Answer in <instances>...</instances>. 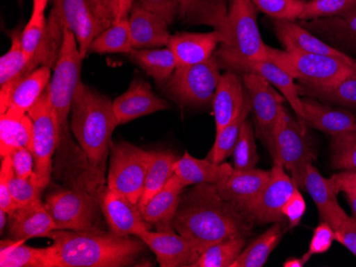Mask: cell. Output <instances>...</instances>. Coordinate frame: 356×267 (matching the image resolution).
<instances>
[{
    "mask_svg": "<svg viewBox=\"0 0 356 267\" xmlns=\"http://www.w3.org/2000/svg\"><path fill=\"white\" fill-rule=\"evenodd\" d=\"M268 60L285 69L293 79L309 87H330L356 69V60L317 53L279 51L267 45Z\"/></svg>",
    "mask_w": 356,
    "mask_h": 267,
    "instance_id": "obj_6",
    "label": "cell"
},
{
    "mask_svg": "<svg viewBox=\"0 0 356 267\" xmlns=\"http://www.w3.org/2000/svg\"><path fill=\"white\" fill-rule=\"evenodd\" d=\"M336 193L352 191L356 193V171H343L330 178Z\"/></svg>",
    "mask_w": 356,
    "mask_h": 267,
    "instance_id": "obj_55",
    "label": "cell"
},
{
    "mask_svg": "<svg viewBox=\"0 0 356 267\" xmlns=\"http://www.w3.org/2000/svg\"><path fill=\"white\" fill-rule=\"evenodd\" d=\"M243 80L236 71H227L220 78L213 99L217 132L229 125L241 112L245 105Z\"/></svg>",
    "mask_w": 356,
    "mask_h": 267,
    "instance_id": "obj_24",
    "label": "cell"
},
{
    "mask_svg": "<svg viewBox=\"0 0 356 267\" xmlns=\"http://www.w3.org/2000/svg\"><path fill=\"white\" fill-rule=\"evenodd\" d=\"M234 169L247 171L255 169L258 162L257 147L251 123L245 121L240 130L239 137L233 151Z\"/></svg>",
    "mask_w": 356,
    "mask_h": 267,
    "instance_id": "obj_42",
    "label": "cell"
},
{
    "mask_svg": "<svg viewBox=\"0 0 356 267\" xmlns=\"http://www.w3.org/2000/svg\"><path fill=\"white\" fill-rule=\"evenodd\" d=\"M167 109L169 103L158 97L151 85L141 79L134 80L127 91L113 101L119 126Z\"/></svg>",
    "mask_w": 356,
    "mask_h": 267,
    "instance_id": "obj_19",
    "label": "cell"
},
{
    "mask_svg": "<svg viewBox=\"0 0 356 267\" xmlns=\"http://www.w3.org/2000/svg\"><path fill=\"white\" fill-rule=\"evenodd\" d=\"M175 155L165 151H153V158L147 169L145 183H144L143 193L138 203L140 211L143 208L149 199L157 194L168 181L174 175V164H175Z\"/></svg>",
    "mask_w": 356,
    "mask_h": 267,
    "instance_id": "obj_37",
    "label": "cell"
},
{
    "mask_svg": "<svg viewBox=\"0 0 356 267\" xmlns=\"http://www.w3.org/2000/svg\"><path fill=\"white\" fill-rule=\"evenodd\" d=\"M302 26L330 43L356 51V11L346 17H321L303 21Z\"/></svg>",
    "mask_w": 356,
    "mask_h": 267,
    "instance_id": "obj_32",
    "label": "cell"
},
{
    "mask_svg": "<svg viewBox=\"0 0 356 267\" xmlns=\"http://www.w3.org/2000/svg\"><path fill=\"white\" fill-rule=\"evenodd\" d=\"M185 187L181 179L174 174L167 184L141 209L144 221L147 224L167 228L168 225L172 224Z\"/></svg>",
    "mask_w": 356,
    "mask_h": 267,
    "instance_id": "obj_30",
    "label": "cell"
},
{
    "mask_svg": "<svg viewBox=\"0 0 356 267\" xmlns=\"http://www.w3.org/2000/svg\"><path fill=\"white\" fill-rule=\"evenodd\" d=\"M233 169V165L229 163H213L208 159L201 160L192 157L188 151L174 164V174L181 179L186 187L201 183L216 184Z\"/></svg>",
    "mask_w": 356,
    "mask_h": 267,
    "instance_id": "obj_31",
    "label": "cell"
},
{
    "mask_svg": "<svg viewBox=\"0 0 356 267\" xmlns=\"http://www.w3.org/2000/svg\"><path fill=\"white\" fill-rule=\"evenodd\" d=\"M10 155L15 176L28 178L35 174V157L30 149H16Z\"/></svg>",
    "mask_w": 356,
    "mask_h": 267,
    "instance_id": "obj_52",
    "label": "cell"
},
{
    "mask_svg": "<svg viewBox=\"0 0 356 267\" xmlns=\"http://www.w3.org/2000/svg\"><path fill=\"white\" fill-rule=\"evenodd\" d=\"M346 198L349 203L352 211V217L356 221V193L352 191H345Z\"/></svg>",
    "mask_w": 356,
    "mask_h": 267,
    "instance_id": "obj_58",
    "label": "cell"
},
{
    "mask_svg": "<svg viewBox=\"0 0 356 267\" xmlns=\"http://www.w3.org/2000/svg\"><path fill=\"white\" fill-rule=\"evenodd\" d=\"M128 21L133 49H155L169 45L172 35L167 21L144 9L138 1L134 3Z\"/></svg>",
    "mask_w": 356,
    "mask_h": 267,
    "instance_id": "obj_21",
    "label": "cell"
},
{
    "mask_svg": "<svg viewBox=\"0 0 356 267\" xmlns=\"http://www.w3.org/2000/svg\"><path fill=\"white\" fill-rule=\"evenodd\" d=\"M225 42V35L213 30L207 33H176L170 39L169 47L173 51L178 67L199 64L213 55L218 44Z\"/></svg>",
    "mask_w": 356,
    "mask_h": 267,
    "instance_id": "obj_23",
    "label": "cell"
},
{
    "mask_svg": "<svg viewBox=\"0 0 356 267\" xmlns=\"http://www.w3.org/2000/svg\"><path fill=\"white\" fill-rule=\"evenodd\" d=\"M306 212V203L299 187H296L291 196L283 207L284 216L287 217L290 228L299 226Z\"/></svg>",
    "mask_w": 356,
    "mask_h": 267,
    "instance_id": "obj_51",
    "label": "cell"
},
{
    "mask_svg": "<svg viewBox=\"0 0 356 267\" xmlns=\"http://www.w3.org/2000/svg\"><path fill=\"white\" fill-rule=\"evenodd\" d=\"M356 11V0H309L300 21H312L321 17H346Z\"/></svg>",
    "mask_w": 356,
    "mask_h": 267,
    "instance_id": "obj_43",
    "label": "cell"
},
{
    "mask_svg": "<svg viewBox=\"0 0 356 267\" xmlns=\"http://www.w3.org/2000/svg\"><path fill=\"white\" fill-rule=\"evenodd\" d=\"M269 178L270 171L263 169L239 171L234 169L216 185L220 195L235 205L245 215L248 209L263 192Z\"/></svg>",
    "mask_w": 356,
    "mask_h": 267,
    "instance_id": "obj_17",
    "label": "cell"
},
{
    "mask_svg": "<svg viewBox=\"0 0 356 267\" xmlns=\"http://www.w3.org/2000/svg\"><path fill=\"white\" fill-rule=\"evenodd\" d=\"M128 55L158 83L167 81L177 69L175 55L169 47L158 49H134Z\"/></svg>",
    "mask_w": 356,
    "mask_h": 267,
    "instance_id": "obj_34",
    "label": "cell"
},
{
    "mask_svg": "<svg viewBox=\"0 0 356 267\" xmlns=\"http://www.w3.org/2000/svg\"><path fill=\"white\" fill-rule=\"evenodd\" d=\"M257 11L252 0H229L226 40L216 53L220 65L234 60L268 61L267 45L258 29Z\"/></svg>",
    "mask_w": 356,
    "mask_h": 267,
    "instance_id": "obj_5",
    "label": "cell"
},
{
    "mask_svg": "<svg viewBox=\"0 0 356 267\" xmlns=\"http://www.w3.org/2000/svg\"><path fill=\"white\" fill-rule=\"evenodd\" d=\"M28 148L32 151V121L29 115L14 117L1 114L0 117V153L1 159L14 150Z\"/></svg>",
    "mask_w": 356,
    "mask_h": 267,
    "instance_id": "obj_33",
    "label": "cell"
},
{
    "mask_svg": "<svg viewBox=\"0 0 356 267\" xmlns=\"http://www.w3.org/2000/svg\"><path fill=\"white\" fill-rule=\"evenodd\" d=\"M57 230L54 219L41 199L15 209L8 215L10 239L26 241L32 238H51Z\"/></svg>",
    "mask_w": 356,
    "mask_h": 267,
    "instance_id": "obj_20",
    "label": "cell"
},
{
    "mask_svg": "<svg viewBox=\"0 0 356 267\" xmlns=\"http://www.w3.org/2000/svg\"><path fill=\"white\" fill-rule=\"evenodd\" d=\"M99 206L110 231L115 234L139 236L149 230L138 205L108 187L102 191Z\"/></svg>",
    "mask_w": 356,
    "mask_h": 267,
    "instance_id": "obj_16",
    "label": "cell"
},
{
    "mask_svg": "<svg viewBox=\"0 0 356 267\" xmlns=\"http://www.w3.org/2000/svg\"><path fill=\"white\" fill-rule=\"evenodd\" d=\"M331 159L336 169L356 171V131L333 137Z\"/></svg>",
    "mask_w": 356,
    "mask_h": 267,
    "instance_id": "obj_45",
    "label": "cell"
},
{
    "mask_svg": "<svg viewBox=\"0 0 356 267\" xmlns=\"http://www.w3.org/2000/svg\"><path fill=\"white\" fill-rule=\"evenodd\" d=\"M51 80V67H38L16 83L10 97L7 114L24 117L41 97ZM5 114V113H3Z\"/></svg>",
    "mask_w": 356,
    "mask_h": 267,
    "instance_id": "obj_28",
    "label": "cell"
},
{
    "mask_svg": "<svg viewBox=\"0 0 356 267\" xmlns=\"http://www.w3.org/2000/svg\"><path fill=\"white\" fill-rule=\"evenodd\" d=\"M79 47L75 35L69 29L63 30L61 49L56 62L54 75L48 85L49 101L57 117L59 126L60 142L58 150L74 149L73 141L70 139L69 117L76 89L80 83L81 61Z\"/></svg>",
    "mask_w": 356,
    "mask_h": 267,
    "instance_id": "obj_4",
    "label": "cell"
},
{
    "mask_svg": "<svg viewBox=\"0 0 356 267\" xmlns=\"http://www.w3.org/2000/svg\"><path fill=\"white\" fill-rule=\"evenodd\" d=\"M334 231H335V241L343 244L356 257L355 219L352 216H348Z\"/></svg>",
    "mask_w": 356,
    "mask_h": 267,
    "instance_id": "obj_54",
    "label": "cell"
},
{
    "mask_svg": "<svg viewBox=\"0 0 356 267\" xmlns=\"http://www.w3.org/2000/svg\"><path fill=\"white\" fill-rule=\"evenodd\" d=\"M298 87L300 94H309L323 101L339 103L346 107H356V69L330 87H309L302 85Z\"/></svg>",
    "mask_w": 356,
    "mask_h": 267,
    "instance_id": "obj_41",
    "label": "cell"
},
{
    "mask_svg": "<svg viewBox=\"0 0 356 267\" xmlns=\"http://www.w3.org/2000/svg\"><path fill=\"white\" fill-rule=\"evenodd\" d=\"M251 111L252 105L249 97L245 96V105L242 107L241 112L232 123L226 125L222 130L217 132L215 144L206 159L213 163H223L225 159L233 155L242 125L247 121L248 115Z\"/></svg>",
    "mask_w": 356,
    "mask_h": 267,
    "instance_id": "obj_38",
    "label": "cell"
},
{
    "mask_svg": "<svg viewBox=\"0 0 356 267\" xmlns=\"http://www.w3.org/2000/svg\"><path fill=\"white\" fill-rule=\"evenodd\" d=\"M9 189L16 209L39 200L43 192L35 171V174L28 178H21L14 175L10 179Z\"/></svg>",
    "mask_w": 356,
    "mask_h": 267,
    "instance_id": "obj_47",
    "label": "cell"
},
{
    "mask_svg": "<svg viewBox=\"0 0 356 267\" xmlns=\"http://www.w3.org/2000/svg\"><path fill=\"white\" fill-rule=\"evenodd\" d=\"M335 241V231L327 223L321 222L314 231L309 243V250L302 256L306 263L314 255L325 254L331 248Z\"/></svg>",
    "mask_w": 356,
    "mask_h": 267,
    "instance_id": "obj_48",
    "label": "cell"
},
{
    "mask_svg": "<svg viewBox=\"0 0 356 267\" xmlns=\"http://www.w3.org/2000/svg\"><path fill=\"white\" fill-rule=\"evenodd\" d=\"M229 71H242L243 74H256L261 76L271 85L280 89L293 111L297 113L299 121L303 119V101L300 98L299 87L285 69L270 61H249V60H234L221 64Z\"/></svg>",
    "mask_w": 356,
    "mask_h": 267,
    "instance_id": "obj_18",
    "label": "cell"
},
{
    "mask_svg": "<svg viewBox=\"0 0 356 267\" xmlns=\"http://www.w3.org/2000/svg\"><path fill=\"white\" fill-rule=\"evenodd\" d=\"M269 144L274 163L289 173L296 187L304 189L306 166L314 158L304 123L299 119L296 121L283 107Z\"/></svg>",
    "mask_w": 356,
    "mask_h": 267,
    "instance_id": "obj_7",
    "label": "cell"
},
{
    "mask_svg": "<svg viewBox=\"0 0 356 267\" xmlns=\"http://www.w3.org/2000/svg\"><path fill=\"white\" fill-rule=\"evenodd\" d=\"M99 197L85 187H74L72 190L55 191L48 195L44 205L57 230H91L99 228Z\"/></svg>",
    "mask_w": 356,
    "mask_h": 267,
    "instance_id": "obj_10",
    "label": "cell"
},
{
    "mask_svg": "<svg viewBox=\"0 0 356 267\" xmlns=\"http://www.w3.org/2000/svg\"><path fill=\"white\" fill-rule=\"evenodd\" d=\"M152 158L153 151L125 141L111 145L107 187L138 205Z\"/></svg>",
    "mask_w": 356,
    "mask_h": 267,
    "instance_id": "obj_8",
    "label": "cell"
},
{
    "mask_svg": "<svg viewBox=\"0 0 356 267\" xmlns=\"http://www.w3.org/2000/svg\"><path fill=\"white\" fill-rule=\"evenodd\" d=\"M15 174L12 165L11 155H7L1 159V166H0V209L6 211L8 215L11 214L16 209L9 189L10 179Z\"/></svg>",
    "mask_w": 356,
    "mask_h": 267,
    "instance_id": "obj_49",
    "label": "cell"
},
{
    "mask_svg": "<svg viewBox=\"0 0 356 267\" xmlns=\"http://www.w3.org/2000/svg\"><path fill=\"white\" fill-rule=\"evenodd\" d=\"M274 29L286 51L291 53H317L345 60L353 58L316 37L309 30L296 21H274Z\"/></svg>",
    "mask_w": 356,
    "mask_h": 267,
    "instance_id": "obj_25",
    "label": "cell"
},
{
    "mask_svg": "<svg viewBox=\"0 0 356 267\" xmlns=\"http://www.w3.org/2000/svg\"><path fill=\"white\" fill-rule=\"evenodd\" d=\"M29 64L23 49L21 33L13 31L11 35V47L0 60V111L6 113L9 105L10 97L16 83L25 77Z\"/></svg>",
    "mask_w": 356,
    "mask_h": 267,
    "instance_id": "obj_29",
    "label": "cell"
},
{
    "mask_svg": "<svg viewBox=\"0 0 356 267\" xmlns=\"http://www.w3.org/2000/svg\"><path fill=\"white\" fill-rule=\"evenodd\" d=\"M138 3L144 9L165 19L168 25L178 19L179 0H138Z\"/></svg>",
    "mask_w": 356,
    "mask_h": 267,
    "instance_id": "obj_50",
    "label": "cell"
},
{
    "mask_svg": "<svg viewBox=\"0 0 356 267\" xmlns=\"http://www.w3.org/2000/svg\"><path fill=\"white\" fill-rule=\"evenodd\" d=\"M295 182L281 164H275L270 171V178L263 192L248 209L245 215L250 221L258 223L282 222L283 207L296 189Z\"/></svg>",
    "mask_w": 356,
    "mask_h": 267,
    "instance_id": "obj_13",
    "label": "cell"
},
{
    "mask_svg": "<svg viewBox=\"0 0 356 267\" xmlns=\"http://www.w3.org/2000/svg\"><path fill=\"white\" fill-rule=\"evenodd\" d=\"M49 17L74 33L83 59L89 53L94 39L103 33L93 0H54Z\"/></svg>",
    "mask_w": 356,
    "mask_h": 267,
    "instance_id": "obj_12",
    "label": "cell"
},
{
    "mask_svg": "<svg viewBox=\"0 0 356 267\" xmlns=\"http://www.w3.org/2000/svg\"><path fill=\"white\" fill-rule=\"evenodd\" d=\"M229 0H179L178 19L190 25H206L227 33Z\"/></svg>",
    "mask_w": 356,
    "mask_h": 267,
    "instance_id": "obj_27",
    "label": "cell"
},
{
    "mask_svg": "<svg viewBox=\"0 0 356 267\" xmlns=\"http://www.w3.org/2000/svg\"><path fill=\"white\" fill-rule=\"evenodd\" d=\"M250 218L218 192L213 183H201L181 197L172 227L200 252L210 246L245 236Z\"/></svg>",
    "mask_w": 356,
    "mask_h": 267,
    "instance_id": "obj_1",
    "label": "cell"
},
{
    "mask_svg": "<svg viewBox=\"0 0 356 267\" xmlns=\"http://www.w3.org/2000/svg\"><path fill=\"white\" fill-rule=\"evenodd\" d=\"M47 24L45 13L31 14L29 21L22 31V49L29 61V64L37 57L38 53L41 51L42 46L45 43Z\"/></svg>",
    "mask_w": 356,
    "mask_h": 267,
    "instance_id": "obj_44",
    "label": "cell"
},
{
    "mask_svg": "<svg viewBox=\"0 0 356 267\" xmlns=\"http://www.w3.org/2000/svg\"><path fill=\"white\" fill-rule=\"evenodd\" d=\"M8 224V213L0 209V232L3 234L6 225Z\"/></svg>",
    "mask_w": 356,
    "mask_h": 267,
    "instance_id": "obj_60",
    "label": "cell"
},
{
    "mask_svg": "<svg viewBox=\"0 0 356 267\" xmlns=\"http://www.w3.org/2000/svg\"><path fill=\"white\" fill-rule=\"evenodd\" d=\"M138 238L153 251L161 267H192L201 256L189 241L170 229L147 230Z\"/></svg>",
    "mask_w": 356,
    "mask_h": 267,
    "instance_id": "obj_15",
    "label": "cell"
},
{
    "mask_svg": "<svg viewBox=\"0 0 356 267\" xmlns=\"http://www.w3.org/2000/svg\"><path fill=\"white\" fill-rule=\"evenodd\" d=\"M134 3H135V0H120V11L118 21L129 17Z\"/></svg>",
    "mask_w": 356,
    "mask_h": 267,
    "instance_id": "obj_56",
    "label": "cell"
},
{
    "mask_svg": "<svg viewBox=\"0 0 356 267\" xmlns=\"http://www.w3.org/2000/svg\"><path fill=\"white\" fill-rule=\"evenodd\" d=\"M27 114L32 121V153L35 157V171L44 191L51 182L53 157L60 142L59 126L49 101L48 87Z\"/></svg>",
    "mask_w": 356,
    "mask_h": 267,
    "instance_id": "obj_9",
    "label": "cell"
},
{
    "mask_svg": "<svg viewBox=\"0 0 356 267\" xmlns=\"http://www.w3.org/2000/svg\"><path fill=\"white\" fill-rule=\"evenodd\" d=\"M49 0H32V13L43 14L45 13Z\"/></svg>",
    "mask_w": 356,
    "mask_h": 267,
    "instance_id": "obj_57",
    "label": "cell"
},
{
    "mask_svg": "<svg viewBox=\"0 0 356 267\" xmlns=\"http://www.w3.org/2000/svg\"><path fill=\"white\" fill-rule=\"evenodd\" d=\"M258 11L274 21H296L305 8V0H252Z\"/></svg>",
    "mask_w": 356,
    "mask_h": 267,
    "instance_id": "obj_46",
    "label": "cell"
},
{
    "mask_svg": "<svg viewBox=\"0 0 356 267\" xmlns=\"http://www.w3.org/2000/svg\"><path fill=\"white\" fill-rule=\"evenodd\" d=\"M128 19L115 21L92 42L89 53H129L133 51Z\"/></svg>",
    "mask_w": 356,
    "mask_h": 267,
    "instance_id": "obj_39",
    "label": "cell"
},
{
    "mask_svg": "<svg viewBox=\"0 0 356 267\" xmlns=\"http://www.w3.org/2000/svg\"><path fill=\"white\" fill-rule=\"evenodd\" d=\"M102 30L108 29L118 21L120 0H93Z\"/></svg>",
    "mask_w": 356,
    "mask_h": 267,
    "instance_id": "obj_53",
    "label": "cell"
},
{
    "mask_svg": "<svg viewBox=\"0 0 356 267\" xmlns=\"http://www.w3.org/2000/svg\"><path fill=\"white\" fill-rule=\"evenodd\" d=\"M304 190L317 206L321 222L327 223L334 230L347 218L348 214L338 203L337 193L331 181L322 176L312 162L306 166Z\"/></svg>",
    "mask_w": 356,
    "mask_h": 267,
    "instance_id": "obj_22",
    "label": "cell"
},
{
    "mask_svg": "<svg viewBox=\"0 0 356 267\" xmlns=\"http://www.w3.org/2000/svg\"><path fill=\"white\" fill-rule=\"evenodd\" d=\"M245 245V236L222 241L204 250L192 267H232Z\"/></svg>",
    "mask_w": 356,
    "mask_h": 267,
    "instance_id": "obj_40",
    "label": "cell"
},
{
    "mask_svg": "<svg viewBox=\"0 0 356 267\" xmlns=\"http://www.w3.org/2000/svg\"><path fill=\"white\" fill-rule=\"evenodd\" d=\"M306 264L303 258H290L284 263V267H303Z\"/></svg>",
    "mask_w": 356,
    "mask_h": 267,
    "instance_id": "obj_59",
    "label": "cell"
},
{
    "mask_svg": "<svg viewBox=\"0 0 356 267\" xmlns=\"http://www.w3.org/2000/svg\"><path fill=\"white\" fill-rule=\"evenodd\" d=\"M283 230L281 222L273 223L263 234L242 250L232 267H261L267 262L274 248L281 241Z\"/></svg>",
    "mask_w": 356,
    "mask_h": 267,
    "instance_id": "obj_36",
    "label": "cell"
},
{
    "mask_svg": "<svg viewBox=\"0 0 356 267\" xmlns=\"http://www.w3.org/2000/svg\"><path fill=\"white\" fill-rule=\"evenodd\" d=\"M220 67L216 53L199 64L178 67L165 87L170 95L183 105H208L213 101L219 85Z\"/></svg>",
    "mask_w": 356,
    "mask_h": 267,
    "instance_id": "obj_11",
    "label": "cell"
},
{
    "mask_svg": "<svg viewBox=\"0 0 356 267\" xmlns=\"http://www.w3.org/2000/svg\"><path fill=\"white\" fill-rule=\"evenodd\" d=\"M242 80L255 115L258 131L269 141L283 109L284 98L261 76L243 74Z\"/></svg>",
    "mask_w": 356,
    "mask_h": 267,
    "instance_id": "obj_14",
    "label": "cell"
},
{
    "mask_svg": "<svg viewBox=\"0 0 356 267\" xmlns=\"http://www.w3.org/2000/svg\"><path fill=\"white\" fill-rule=\"evenodd\" d=\"M48 246V267H124L135 264L144 251L141 239L111 231L56 230Z\"/></svg>",
    "mask_w": 356,
    "mask_h": 267,
    "instance_id": "obj_3",
    "label": "cell"
},
{
    "mask_svg": "<svg viewBox=\"0 0 356 267\" xmlns=\"http://www.w3.org/2000/svg\"><path fill=\"white\" fill-rule=\"evenodd\" d=\"M26 241H1L0 266L48 267V248L26 246Z\"/></svg>",
    "mask_w": 356,
    "mask_h": 267,
    "instance_id": "obj_35",
    "label": "cell"
},
{
    "mask_svg": "<svg viewBox=\"0 0 356 267\" xmlns=\"http://www.w3.org/2000/svg\"><path fill=\"white\" fill-rule=\"evenodd\" d=\"M301 123H309L313 128L332 137L356 131V117L353 113L313 101H303Z\"/></svg>",
    "mask_w": 356,
    "mask_h": 267,
    "instance_id": "obj_26",
    "label": "cell"
},
{
    "mask_svg": "<svg viewBox=\"0 0 356 267\" xmlns=\"http://www.w3.org/2000/svg\"><path fill=\"white\" fill-rule=\"evenodd\" d=\"M113 101L80 81L71 110L72 133L85 157L83 187L101 196L112 133L117 128Z\"/></svg>",
    "mask_w": 356,
    "mask_h": 267,
    "instance_id": "obj_2",
    "label": "cell"
}]
</instances>
